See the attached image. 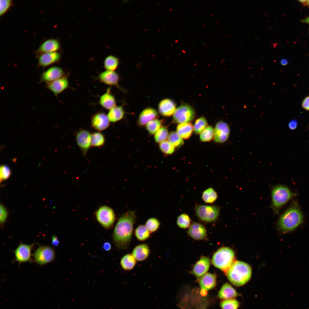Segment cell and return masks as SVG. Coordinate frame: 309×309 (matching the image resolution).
Returning <instances> with one entry per match:
<instances>
[{
  "label": "cell",
  "mask_w": 309,
  "mask_h": 309,
  "mask_svg": "<svg viewBox=\"0 0 309 309\" xmlns=\"http://www.w3.org/2000/svg\"><path fill=\"white\" fill-rule=\"evenodd\" d=\"M150 253V249L148 245L143 243L135 246L132 250V254L136 261L141 262L146 259Z\"/></svg>",
  "instance_id": "cell-22"
},
{
  "label": "cell",
  "mask_w": 309,
  "mask_h": 309,
  "mask_svg": "<svg viewBox=\"0 0 309 309\" xmlns=\"http://www.w3.org/2000/svg\"><path fill=\"white\" fill-rule=\"evenodd\" d=\"M210 265L209 259L207 257H202L195 265L192 273L197 277H202L207 272Z\"/></svg>",
  "instance_id": "cell-19"
},
{
  "label": "cell",
  "mask_w": 309,
  "mask_h": 309,
  "mask_svg": "<svg viewBox=\"0 0 309 309\" xmlns=\"http://www.w3.org/2000/svg\"><path fill=\"white\" fill-rule=\"evenodd\" d=\"M96 215L99 223L106 228H110L113 224L115 215L113 210L109 207L103 206L96 211Z\"/></svg>",
  "instance_id": "cell-9"
},
{
  "label": "cell",
  "mask_w": 309,
  "mask_h": 309,
  "mask_svg": "<svg viewBox=\"0 0 309 309\" xmlns=\"http://www.w3.org/2000/svg\"><path fill=\"white\" fill-rule=\"evenodd\" d=\"M11 0H1L0 1V15L4 14L9 9L12 4Z\"/></svg>",
  "instance_id": "cell-44"
},
{
  "label": "cell",
  "mask_w": 309,
  "mask_h": 309,
  "mask_svg": "<svg viewBox=\"0 0 309 309\" xmlns=\"http://www.w3.org/2000/svg\"><path fill=\"white\" fill-rule=\"evenodd\" d=\"M7 216V212L6 208L2 205H0V222L1 226H3L6 221Z\"/></svg>",
  "instance_id": "cell-45"
},
{
  "label": "cell",
  "mask_w": 309,
  "mask_h": 309,
  "mask_svg": "<svg viewBox=\"0 0 309 309\" xmlns=\"http://www.w3.org/2000/svg\"><path fill=\"white\" fill-rule=\"evenodd\" d=\"M280 63L282 65L284 66L288 63V61L286 59H283L281 60Z\"/></svg>",
  "instance_id": "cell-50"
},
{
  "label": "cell",
  "mask_w": 309,
  "mask_h": 309,
  "mask_svg": "<svg viewBox=\"0 0 309 309\" xmlns=\"http://www.w3.org/2000/svg\"><path fill=\"white\" fill-rule=\"evenodd\" d=\"M227 277L231 283L236 286H242L250 280L251 269L248 264L240 261H235L226 271Z\"/></svg>",
  "instance_id": "cell-3"
},
{
  "label": "cell",
  "mask_w": 309,
  "mask_h": 309,
  "mask_svg": "<svg viewBox=\"0 0 309 309\" xmlns=\"http://www.w3.org/2000/svg\"><path fill=\"white\" fill-rule=\"evenodd\" d=\"M191 221V219L188 215L185 213H183L178 217L177 223L179 227L185 229L190 226Z\"/></svg>",
  "instance_id": "cell-38"
},
{
  "label": "cell",
  "mask_w": 309,
  "mask_h": 309,
  "mask_svg": "<svg viewBox=\"0 0 309 309\" xmlns=\"http://www.w3.org/2000/svg\"><path fill=\"white\" fill-rule=\"evenodd\" d=\"M61 57L60 53L57 52L41 54L38 59L39 66L45 67L58 62Z\"/></svg>",
  "instance_id": "cell-17"
},
{
  "label": "cell",
  "mask_w": 309,
  "mask_h": 309,
  "mask_svg": "<svg viewBox=\"0 0 309 309\" xmlns=\"http://www.w3.org/2000/svg\"><path fill=\"white\" fill-rule=\"evenodd\" d=\"M34 261L39 265L52 262L55 257L54 249L49 246L39 245L33 254Z\"/></svg>",
  "instance_id": "cell-7"
},
{
  "label": "cell",
  "mask_w": 309,
  "mask_h": 309,
  "mask_svg": "<svg viewBox=\"0 0 309 309\" xmlns=\"http://www.w3.org/2000/svg\"><path fill=\"white\" fill-rule=\"evenodd\" d=\"M197 217L201 221L206 223L217 220L220 214V208L216 205H197L195 209Z\"/></svg>",
  "instance_id": "cell-6"
},
{
  "label": "cell",
  "mask_w": 309,
  "mask_h": 309,
  "mask_svg": "<svg viewBox=\"0 0 309 309\" xmlns=\"http://www.w3.org/2000/svg\"><path fill=\"white\" fill-rule=\"evenodd\" d=\"M207 122L203 116L201 117L197 120L193 127V130L196 134H199L208 126Z\"/></svg>",
  "instance_id": "cell-37"
},
{
  "label": "cell",
  "mask_w": 309,
  "mask_h": 309,
  "mask_svg": "<svg viewBox=\"0 0 309 309\" xmlns=\"http://www.w3.org/2000/svg\"><path fill=\"white\" fill-rule=\"evenodd\" d=\"M200 287L202 290H209L213 288L216 284V278L214 274L207 273L203 275L199 281Z\"/></svg>",
  "instance_id": "cell-23"
},
{
  "label": "cell",
  "mask_w": 309,
  "mask_h": 309,
  "mask_svg": "<svg viewBox=\"0 0 309 309\" xmlns=\"http://www.w3.org/2000/svg\"><path fill=\"white\" fill-rule=\"evenodd\" d=\"M298 124V121L296 120L293 119L291 120L289 122L288 127L291 130H294L297 127Z\"/></svg>",
  "instance_id": "cell-47"
},
{
  "label": "cell",
  "mask_w": 309,
  "mask_h": 309,
  "mask_svg": "<svg viewBox=\"0 0 309 309\" xmlns=\"http://www.w3.org/2000/svg\"><path fill=\"white\" fill-rule=\"evenodd\" d=\"M229 125L223 121L219 122L214 130V140L217 142L222 143L228 139L230 134Z\"/></svg>",
  "instance_id": "cell-13"
},
{
  "label": "cell",
  "mask_w": 309,
  "mask_h": 309,
  "mask_svg": "<svg viewBox=\"0 0 309 309\" xmlns=\"http://www.w3.org/2000/svg\"><path fill=\"white\" fill-rule=\"evenodd\" d=\"M168 138V141L175 148H179L183 144L182 138L175 131L170 132Z\"/></svg>",
  "instance_id": "cell-34"
},
{
  "label": "cell",
  "mask_w": 309,
  "mask_h": 309,
  "mask_svg": "<svg viewBox=\"0 0 309 309\" xmlns=\"http://www.w3.org/2000/svg\"><path fill=\"white\" fill-rule=\"evenodd\" d=\"M195 115L193 108L187 104H183L176 109L173 114V122L181 124L188 122L194 119Z\"/></svg>",
  "instance_id": "cell-8"
},
{
  "label": "cell",
  "mask_w": 309,
  "mask_h": 309,
  "mask_svg": "<svg viewBox=\"0 0 309 309\" xmlns=\"http://www.w3.org/2000/svg\"><path fill=\"white\" fill-rule=\"evenodd\" d=\"M159 146L161 151L163 153L167 154H172L175 149L174 146L167 140H165L161 142Z\"/></svg>",
  "instance_id": "cell-42"
},
{
  "label": "cell",
  "mask_w": 309,
  "mask_h": 309,
  "mask_svg": "<svg viewBox=\"0 0 309 309\" xmlns=\"http://www.w3.org/2000/svg\"><path fill=\"white\" fill-rule=\"evenodd\" d=\"M240 294L229 283H226L223 285L218 294V297L223 300L235 299Z\"/></svg>",
  "instance_id": "cell-21"
},
{
  "label": "cell",
  "mask_w": 309,
  "mask_h": 309,
  "mask_svg": "<svg viewBox=\"0 0 309 309\" xmlns=\"http://www.w3.org/2000/svg\"><path fill=\"white\" fill-rule=\"evenodd\" d=\"M34 243L28 244L20 243L14 251L15 261L20 264L32 261L31 250Z\"/></svg>",
  "instance_id": "cell-10"
},
{
  "label": "cell",
  "mask_w": 309,
  "mask_h": 309,
  "mask_svg": "<svg viewBox=\"0 0 309 309\" xmlns=\"http://www.w3.org/2000/svg\"><path fill=\"white\" fill-rule=\"evenodd\" d=\"M11 172L9 168L7 165H2L0 168V182L8 179L10 176Z\"/></svg>",
  "instance_id": "cell-43"
},
{
  "label": "cell",
  "mask_w": 309,
  "mask_h": 309,
  "mask_svg": "<svg viewBox=\"0 0 309 309\" xmlns=\"http://www.w3.org/2000/svg\"><path fill=\"white\" fill-rule=\"evenodd\" d=\"M160 223L156 218H151L149 219L146 223L145 226L150 233L156 231L160 226Z\"/></svg>",
  "instance_id": "cell-41"
},
{
  "label": "cell",
  "mask_w": 309,
  "mask_h": 309,
  "mask_svg": "<svg viewBox=\"0 0 309 309\" xmlns=\"http://www.w3.org/2000/svg\"><path fill=\"white\" fill-rule=\"evenodd\" d=\"M193 130L192 124L190 122L180 124L177 128V133L181 138L185 139L189 138Z\"/></svg>",
  "instance_id": "cell-27"
},
{
  "label": "cell",
  "mask_w": 309,
  "mask_h": 309,
  "mask_svg": "<svg viewBox=\"0 0 309 309\" xmlns=\"http://www.w3.org/2000/svg\"><path fill=\"white\" fill-rule=\"evenodd\" d=\"M168 136V131L167 128L165 127H163L158 130L155 133V140L157 142H161L167 139Z\"/></svg>",
  "instance_id": "cell-40"
},
{
  "label": "cell",
  "mask_w": 309,
  "mask_h": 309,
  "mask_svg": "<svg viewBox=\"0 0 309 309\" xmlns=\"http://www.w3.org/2000/svg\"><path fill=\"white\" fill-rule=\"evenodd\" d=\"M303 219L298 203L295 201H293L280 217L277 223L278 228L282 233L292 231L302 223Z\"/></svg>",
  "instance_id": "cell-2"
},
{
  "label": "cell",
  "mask_w": 309,
  "mask_h": 309,
  "mask_svg": "<svg viewBox=\"0 0 309 309\" xmlns=\"http://www.w3.org/2000/svg\"><path fill=\"white\" fill-rule=\"evenodd\" d=\"M60 241L57 236L55 235L52 236V244L54 246H57L59 244Z\"/></svg>",
  "instance_id": "cell-48"
},
{
  "label": "cell",
  "mask_w": 309,
  "mask_h": 309,
  "mask_svg": "<svg viewBox=\"0 0 309 309\" xmlns=\"http://www.w3.org/2000/svg\"><path fill=\"white\" fill-rule=\"evenodd\" d=\"M217 197V193L215 190L213 188L210 187L203 191L202 199L205 203L212 204L215 201Z\"/></svg>",
  "instance_id": "cell-30"
},
{
  "label": "cell",
  "mask_w": 309,
  "mask_h": 309,
  "mask_svg": "<svg viewBox=\"0 0 309 309\" xmlns=\"http://www.w3.org/2000/svg\"><path fill=\"white\" fill-rule=\"evenodd\" d=\"M188 233L193 238L198 240H203L207 237L205 227L201 223L196 222H193L189 226Z\"/></svg>",
  "instance_id": "cell-16"
},
{
  "label": "cell",
  "mask_w": 309,
  "mask_h": 309,
  "mask_svg": "<svg viewBox=\"0 0 309 309\" xmlns=\"http://www.w3.org/2000/svg\"><path fill=\"white\" fill-rule=\"evenodd\" d=\"M118 64V59L117 57L110 55L105 58L104 67L106 70L114 71L117 68Z\"/></svg>",
  "instance_id": "cell-32"
},
{
  "label": "cell",
  "mask_w": 309,
  "mask_h": 309,
  "mask_svg": "<svg viewBox=\"0 0 309 309\" xmlns=\"http://www.w3.org/2000/svg\"><path fill=\"white\" fill-rule=\"evenodd\" d=\"M176 105L174 102L169 99H165L160 102L158 106L159 111L162 115L169 116L174 114L176 110Z\"/></svg>",
  "instance_id": "cell-20"
},
{
  "label": "cell",
  "mask_w": 309,
  "mask_h": 309,
  "mask_svg": "<svg viewBox=\"0 0 309 309\" xmlns=\"http://www.w3.org/2000/svg\"><path fill=\"white\" fill-rule=\"evenodd\" d=\"M102 247L105 251H108L111 248V245L110 242L108 241H106L103 243Z\"/></svg>",
  "instance_id": "cell-49"
},
{
  "label": "cell",
  "mask_w": 309,
  "mask_h": 309,
  "mask_svg": "<svg viewBox=\"0 0 309 309\" xmlns=\"http://www.w3.org/2000/svg\"><path fill=\"white\" fill-rule=\"evenodd\" d=\"M99 102L103 108L108 110L116 106V100L111 93L110 88H108L106 92L100 97Z\"/></svg>",
  "instance_id": "cell-25"
},
{
  "label": "cell",
  "mask_w": 309,
  "mask_h": 309,
  "mask_svg": "<svg viewBox=\"0 0 309 309\" xmlns=\"http://www.w3.org/2000/svg\"></svg>",
  "instance_id": "cell-54"
},
{
  "label": "cell",
  "mask_w": 309,
  "mask_h": 309,
  "mask_svg": "<svg viewBox=\"0 0 309 309\" xmlns=\"http://www.w3.org/2000/svg\"><path fill=\"white\" fill-rule=\"evenodd\" d=\"M302 105L304 109L309 111V96L304 99L302 102Z\"/></svg>",
  "instance_id": "cell-46"
},
{
  "label": "cell",
  "mask_w": 309,
  "mask_h": 309,
  "mask_svg": "<svg viewBox=\"0 0 309 309\" xmlns=\"http://www.w3.org/2000/svg\"><path fill=\"white\" fill-rule=\"evenodd\" d=\"M110 122L107 115L103 112H98L93 115L91 119L92 126L98 131L106 129L109 126Z\"/></svg>",
  "instance_id": "cell-14"
},
{
  "label": "cell",
  "mask_w": 309,
  "mask_h": 309,
  "mask_svg": "<svg viewBox=\"0 0 309 309\" xmlns=\"http://www.w3.org/2000/svg\"><path fill=\"white\" fill-rule=\"evenodd\" d=\"M124 113L122 106H115L110 110L107 116L110 122H115L121 120L124 117Z\"/></svg>",
  "instance_id": "cell-28"
},
{
  "label": "cell",
  "mask_w": 309,
  "mask_h": 309,
  "mask_svg": "<svg viewBox=\"0 0 309 309\" xmlns=\"http://www.w3.org/2000/svg\"><path fill=\"white\" fill-rule=\"evenodd\" d=\"M65 74L61 68L58 66L51 67L42 73L40 82L48 84L64 76Z\"/></svg>",
  "instance_id": "cell-12"
},
{
  "label": "cell",
  "mask_w": 309,
  "mask_h": 309,
  "mask_svg": "<svg viewBox=\"0 0 309 309\" xmlns=\"http://www.w3.org/2000/svg\"><path fill=\"white\" fill-rule=\"evenodd\" d=\"M98 78L101 82L110 86H117L119 80L118 74L114 71L106 70L100 73Z\"/></svg>",
  "instance_id": "cell-18"
},
{
  "label": "cell",
  "mask_w": 309,
  "mask_h": 309,
  "mask_svg": "<svg viewBox=\"0 0 309 309\" xmlns=\"http://www.w3.org/2000/svg\"><path fill=\"white\" fill-rule=\"evenodd\" d=\"M306 6H308L309 7V0H307Z\"/></svg>",
  "instance_id": "cell-52"
},
{
  "label": "cell",
  "mask_w": 309,
  "mask_h": 309,
  "mask_svg": "<svg viewBox=\"0 0 309 309\" xmlns=\"http://www.w3.org/2000/svg\"><path fill=\"white\" fill-rule=\"evenodd\" d=\"M182 52H183V53H184V52H186V51H184V50H182Z\"/></svg>",
  "instance_id": "cell-53"
},
{
  "label": "cell",
  "mask_w": 309,
  "mask_h": 309,
  "mask_svg": "<svg viewBox=\"0 0 309 309\" xmlns=\"http://www.w3.org/2000/svg\"><path fill=\"white\" fill-rule=\"evenodd\" d=\"M235 254L232 249L222 247L214 254L211 262L215 267L226 272L235 262Z\"/></svg>",
  "instance_id": "cell-5"
},
{
  "label": "cell",
  "mask_w": 309,
  "mask_h": 309,
  "mask_svg": "<svg viewBox=\"0 0 309 309\" xmlns=\"http://www.w3.org/2000/svg\"><path fill=\"white\" fill-rule=\"evenodd\" d=\"M105 139L104 135L101 132H98L92 134L91 146L99 147L102 146L104 144Z\"/></svg>",
  "instance_id": "cell-33"
},
{
  "label": "cell",
  "mask_w": 309,
  "mask_h": 309,
  "mask_svg": "<svg viewBox=\"0 0 309 309\" xmlns=\"http://www.w3.org/2000/svg\"><path fill=\"white\" fill-rule=\"evenodd\" d=\"M239 305V302L235 299L224 300L220 304L222 309H238Z\"/></svg>",
  "instance_id": "cell-36"
},
{
  "label": "cell",
  "mask_w": 309,
  "mask_h": 309,
  "mask_svg": "<svg viewBox=\"0 0 309 309\" xmlns=\"http://www.w3.org/2000/svg\"><path fill=\"white\" fill-rule=\"evenodd\" d=\"M92 134L88 130L82 129L79 131L76 135L77 144L84 156H86L91 146Z\"/></svg>",
  "instance_id": "cell-11"
},
{
  "label": "cell",
  "mask_w": 309,
  "mask_h": 309,
  "mask_svg": "<svg viewBox=\"0 0 309 309\" xmlns=\"http://www.w3.org/2000/svg\"><path fill=\"white\" fill-rule=\"evenodd\" d=\"M200 138L203 142H209L214 138V130L211 126H208L200 133Z\"/></svg>",
  "instance_id": "cell-35"
},
{
  "label": "cell",
  "mask_w": 309,
  "mask_h": 309,
  "mask_svg": "<svg viewBox=\"0 0 309 309\" xmlns=\"http://www.w3.org/2000/svg\"><path fill=\"white\" fill-rule=\"evenodd\" d=\"M59 41L57 39H47L40 45L37 52L42 54L56 52L60 48Z\"/></svg>",
  "instance_id": "cell-24"
},
{
  "label": "cell",
  "mask_w": 309,
  "mask_h": 309,
  "mask_svg": "<svg viewBox=\"0 0 309 309\" xmlns=\"http://www.w3.org/2000/svg\"><path fill=\"white\" fill-rule=\"evenodd\" d=\"M297 195L286 186L278 185L274 186L272 190L271 204L274 213L278 214L282 207Z\"/></svg>",
  "instance_id": "cell-4"
},
{
  "label": "cell",
  "mask_w": 309,
  "mask_h": 309,
  "mask_svg": "<svg viewBox=\"0 0 309 309\" xmlns=\"http://www.w3.org/2000/svg\"><path fill=\"white\" fill-rule=\"evenodd\" d=\"M69 83L67 76H64L47 84L46 87L56 96L68 88Z\"/></svg>",
  "instance_id": "cell-15"
},
{
  "label": "cell",
  "mask_w": 309,
  "mask_h": 309,
  "mask_svg": "<svg viewBox=\"0 0 309 309\" xmlns=\"http://www.w3.org/2000/svg\"><path fill=\"white\" fill-rule=\"evenodd\" d=\"M150 233L145 225H140L136 229L135 235L137 239L141 241H144L149 238Z\"/></svg>",
  "instance_id": "cell-31"
},
{
  "label": "cell",
  "mask_w": 309,
  "mask_h": 309,
  "mask_svg": "<svg viewBox=\"0 0 309 309\" xmlns=\"http://www.w3.org/2000/svg\"><path fill=\"white\" fill-rule=\"evenodd\" d=\"M161 124V121L160 120L154 119L147 124L146 128L150 134H153L160 129Z\"/></svg>",
  "instance_id": "cell-39"
},
{
  "label": "cell",
  "mask_w": 309,
  "mask_h": 309,
  "mask_svg": "<svg viewBox=\"0 0 309 309\" xmlns=\"http://www.w3.org/2000/svg\"><path fill=\"white\" fill-rule=\"evenodd\" d=\"M134 211H129L119 219L113 234L114 242L121 249H126L131 240L133 226L136 220Z\"/></svg>",
  "instance_id": "cell-1"
},
{
  "label": "cell",
  "mask_w": 309,
  "mask_h": 309,
  "mask_svg": "<svg viewBox=\"0 0 309 309\" xmlns=\"http://www.w3.org/2000/svg\"><path fill=\"white\" fill-rule=\"evenodd\" d=\"M136 260L132 254L128 253L121 259L120 264L124 270H130L132 269L136 265Z\"/></svg>",
  "instance_id": "cell-29"
},
{
  "label": "cell",
  "mask_w": 309,
  "mask_h": 309,
  "mask_svg": "<svg viewBox=\"0 0 309 309\" xmlns=\"http://www.w3.org/2000/svg\"><path fill=\"white\" fill-rule=\"evenodd\" d=\"M157 111L152 108H147L144 110L140 114L138 120V123L140 126L147 124L154 120L158 115Z\"/></svg>",
  "instance_id": "cell-26"
},
{
  "label": "cell",
  "mask_w": 309,
  "mask_h": 309,
  "mask_svg": "<svg viewBox=\"0 0 309 309\" xmlns=\"http://www.w3.org/2000/svg\"><path fill=\"white\" fill-rule=\"evenodd\" d=\"M300 21L302 23L309 24V16L304 19L301 20Z\"/></svg>",
  "instance_id": "cell-51"
}]
</instances>
